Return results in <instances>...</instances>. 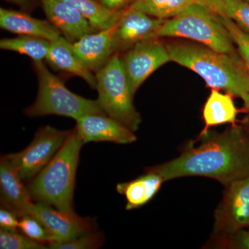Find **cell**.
I'll return each mask as SVG.
<instances>
[{"label":"cell","mask_w":249,"mask_h":249,"mask_svg":"<svg viewBox=\"0 0 249 249\" xmlns=\"http://www.w3.org/2000/svg\"><path fill=\"white\" fill-rule=\"evenodd\" d=\"M221 20L231 36L242 62L249 73V35L230 19L221 17Z\"/></svg>","instance_id":"26"},{"label":"cell","mask_w":249,"mask_h":249,"mask_svg":"<svg viewBox=\"0 0 249 249\" xmlns=\"http://www.w3.org/2000/svg\"><path fill=\"white\" fill-rule=\"evenodd\" d=\"M165 181L160 174L147 168L145 173L138 178L118 183L116 191L125 198L126 210L132 211L151 201Z\"/></svg>","instance_id":"18"},{"label":"cell","mask_w":249,"mask_h":249,"mask_svg":"<svg viewBox=\"0 0 249 249\" xmlns=\"http://www.w3.org/2000/svg\"><path fill=\"white\" fill-rule=\"evenodd\" d=\"M104 236L96 231L82 234L78 237L64 242H53L48 245L53 249H96L104 244Z\"/></svg>","instance_id":"25"},{"label":"cell","mask_w":249,"mask_h":249,"mask_svg":"<svg viewBox=\"0 0 249 249\" xmlns=\"http://www.w3.org/2000/svg\"><path fill=\"white\" fill-rule=\"evenodd\" d=\"M106 9L111 11H121L129 7L134 0H98Z\"/></svg>","instance_id":"30"},{"label":"cell","mask_w":249,"mask_h":249,"mask_svg":"<svg viewBox=\"0 0 249 249\" xmlns=\"http://www.w3.org/2000/svg\"><path fill=\"white\" fill-rule=\"evenodd\" d=\"M242 1H246V2L249 3V0H242Z\"/></svg>","instance_id":"34"},{"label":"cell","mask_w":249,"mask_h":249,"mask_svg":"<svg viewBox=\"0 0 249 249\" xmlns=\"http://www.w3.org/2000/svg\"><path fill=\"white\" fill-rule=\"evenodd\" d=\"M71 131L44 126L37 131L32 142L26 148L17 153L5 156L21 178L29 182L56 155Z\"/></svg>","instance_id":"8"},{"label":"cell","mask_w":249,"mask_h":249,"mask_svg":"<svg viewBox=\"0 0 249 249\" xmlns=\"http://www.w3.org/2000/svg\"><path fill=\"white\" fill-rule=\"evenodd\" d=\"M71 5L90 23L96 30H104L115 25L119 22L124 10L109 11L98 0H62Z\"/></svg>","instance_id":"20"},{"label":"cell","mask_w":249,"mask_h":249,"mask_svg":"<svg viewBox=\"0 0 249 249\" xmlns=\"http://www.w3.org/2000/svg\"><path fill=\"white\" fill-rule=\"evenodd\" d=\"M84 145L76 129L53 158L29 181L28 188L33 199L53 206L67 214H76L73 196L80 153Z\"/></svg>","instance_id":"3"},{"label":"cell","mask_w":249,"mask_h":249,"mask_svg":"<svg viewBox=\"0 0 249 249\" xmlns=\"http://www.w3.org/2000/svg\"><path fill=\"white\" fill-rule=\"evenodd\" d=\"M196 2L230 19L249 35V3L242 0H196Z\"/></svg>","instance_id":"22"},{"label":"cell","mask_w":249,"mask_h":249,"mask_svg":"<svg viewBox=\"0 0 249 249\" xmlns=\"http://www.w3.org/2000/svg\"><path fill=\"white\" fill-rule=\"evenodd\" d=\"M233 96L212 89L203 107L202 116L204 127L197 137L207 133L210 129L224 124H237L238 109L233 101Z\"/></svg>","instance_id":"19"},{"label":"cell","mask_w":249,"mask_h":249,"mask_svg":"<svg viewBox=\"0 0 249 249\" xmlns=\"http://www.w3.org/2000/svg\"><path fill=\"white\" fill-rule=\"evenodd\" d=\"M19 230L36 242L47 246L54 242L53 236L48 229L38 219L31 214H25L19 218Z\"/></svg>","instance_id":"24"},{"label":"cell","mask_w":249,"mask_h":249,"mask_svg":"<svg viewBox=\"0 0 249 249\" xmlns=\"http://www.w3.org/2000/svg\"><path fill=\"white\" fill-rule=\"evenodd\" d=\"M49 22L71 43L97 30L79 11L62 0H39Z\"/></svg>","instance_id":"13"},{"label":"cell","mask_w":249,"mask_h":249,"mask_svg":"<svg viewBox=\"0 0 249 249\" xmlns=\"http://www.w3.org/2000/svg\"><path fill=\"white\" fill-rule=\"evenodd\" d=\"M215 249H249V227L235 232L219 244Z\"/></svg>","instance_id":"28"},{"label":"cell","mask_w":249,"mask_h":249,"mask_svg":"<svg viewBox=\"0 0 249 249\" xmlns=\"http://www.w3.org/2000/svg\"><path fill=\"white\" fill-rule=\"evenodd\" d=\"M50 41L32 36H18L0 40L2 50L27 55L33 62H44L48 55Z\"/></svg>","instance_id":"21"},{"label":"cell","mask_w":249,"mask_h":249,"mask_svg":"<svg viewBox=\"0 0 249 249\" xmlns=\"http://www.w3.org/2000/svg\"><path fill=\"white\" fill-rule=\"evenodd\" d=\"M157 37L186 39L217 52L240 55L220 17L197 2L188 6L178 16L165 19Z\"/></svg>","instance_id":"4"},{"label":"cell","mask_w":249,"mask_h":249,"mask_svg":"<svg viewBox=\"0 0 249 249\" xmlns=\"http://www.w3.org/2000/svg\"><path fill=\"white\" fill-rule=\"evenodd\" d=\"M33 65L37 75L38 90L36 101L24 111L26 115H57L76 121L88 114H106L97 100L83 97L67 89L65 83L49 71L44 62H33Z\"/></svg>","instance_id":"5"},{"label":"cell","mask_w":249,"mask_h":249,"mask_svg":"<svg viewBox=\"0 0 249 249\" xmlns=\"http://www.w3.org/2000/svg\"><path fill=\"white\" fill-rule=\"evenodd\" d=\"M242 124L244 128H245L246 132L249 135V114L245 118V120L242 121Z\"/></svg>","instance_id":"33"},{"label":"cell","mask_w":249,"mask_h":249,"mask_svg":"<svg viewBox=\"0 0 249 249\" xmlns=\"http://www.w3.org/2000/svg\"><path fill=\"white\" fill-rule=\"evenodd\" d=\"M5 1L17 5L24 11L30 10L33 6V0H5Z\"/></svg>","instance_id":"31"},{"label":"cell","mask_w":249,"mask_h":249,"mask_svg":"<svg viewBox=\"0 0 249 249\" xmlns=\"http://www.w3.org/2000/svg\"><path fill=\"white\" fill-rule=\"evenodd\" d=\"M76 130L83 143L111 142L130 144L137 141L133 131L106 114H90L77 119Z\"/></svg>","instance_id":"12"},{"label":"cell","mask_w":249,"mask_h":249,"mask_svg":"<svg viewBox=\"0 0 249 249\" xmlns=\"http://www.w3.org/2000/svg\"><path fill=\"white\" fill-rule=\"evenodd\" d=\"M196 0H134L129 7L149 16L168 19L182 13Z\"/></svg>","instance_id":"23"},{"label":"cell","mask_w":249,"mask_h":249,"mask_svg":"<svg viewBox=\"0 0 249 249\" xmlns=\"http://www.w3.org/2000/svg\"><path fill=\"white\" fill-rule=\"evenodd\" d=\"M46 61L59 70L80 77L92 89H96V75L80 62L74 53L72 43L63 36L51 42Z\"/></svg>","instance_id":"17"},{"label":"cell","mask_w":249,"mask_h":249,"mask_svg":"<svg viewBox=\"0 0 249 249\" xmlns=\"http://www.w3.org/2000/svg\"><path fill=\"white\" fill-rule=\"evenodd\" d=\"M19 217L14 212L1 206L0 209V227L7 232H18L19 230Z\"/></svg>","instance_id":"29"},{"label":"cell","mask_w":249,"mask_h":249,"mask_svg":"<svg viewBox=\"0 0 249 249\" xmlns=\"http://www.w3.org/2000/svg\"><path fill=\"white\" fill-rule=\"evenodd\" d=\"M244 102L243 111L249 114V92L242 98Z\"/></svg>","instance_id":"32"},{"label":"cell","mask_w":249,"mask_h":249,"mask_svg":"<svg viewBox=\"0 0 249 249\" xmlns=\"http://www.w3.org/2000/svg\"><path fill=\"white\" fill-rule=\"evenodd\" d=\"M160 39L142 41L120 55L134 96L154 72L171 62L165 43Z\"/></svg>","instance_id":"9"},{"label":"cell","mask_w":249,"mask_h":249,"mask_svg":"<svg viewBox=\"0 0 249 249\" xmlns=\"http://www.w3.org/2000/svg\"><path fill=\"white\" fill-rule=\"evenodd\" d=\"M0 249H45L48 246L31 240L27 236L18 232L0 231Z\"/></svg>","instance_id":"27"},{"label":"cell","mask_w":249,"mask_h":249,"mask_svg":"<svg viewBox=\"0 0 249 249\" xmlns=\"http://www.w3.org/2000/svg\"><path fill=\"white\" fill-rule=\"evenodd\" d=\"M165 20L129 6L126 8L113 36L114 53H124L139 42L158 38L157 34Z\"/></svg>","instance_id":"10"},{"label":"cell","mask_w":249,"mask_h":249,"mask_svg":"<svg viewBox=\"0 0 249 249\" xmlns=\"http://www.w3.org/2000/svg\"><path fill=\"white\" fill-rule=\"evenodd\" d=\"M19 173L6 158L1 156L0 161L1 206L11 210L20 218L30 214L34 201L28 186Z\"/></svg>","instance_id":"14"},{"label":"cell","mask_w":249,"mask_h":249,"mask_svg":"<svg viewBox=\"0 0 249 249\" xmlns=\"http://www.w3.org/2000/svg\"><path fill=\"white\" fill-rule=\"evenodd\" d=\"M186 147L177 158L147 168L165 181L186 177H202L227 186L249 176V135L242 124H231L217 133L209 131Z\"/></svg>","instance_id":"1"},{"label":"cell","mask_w":249,"mask_h":249,"mask_svg":"<svg viewBox=\"0 0 249 249\" xmlns=\"http://www.w3.org/2000/svg\"><path fill=\"white\" fill-rule=\"evenodd\" d=\"M249 227V176L225 186L214 214L212 235L208 246L216 247L235 232Z\"/></svg>","instance_id":"7"},{"label":"cell","mask_w":249,"mask_h":249,"mask_svg":"<svg viewBox=\"0 0 249 249\" xmlns=\"http://www.w3.org/2000/svg\"><path fill=\"white\" fill-rule=\"evenodd\" d=\"M98 103L107 115L135 132L142 122L134 107L133 94L123 67L120 54L114 53L96 73Z\"/></svg>","instance_id":"6"},{"label":"cell","mask_w":249,"mask_h":249,"mask_svg":"<svg viewBox=\"0 0 249 249\" xmlns=\"http://www.w3.org/2000/svg\"><path fill=\"white\" fill-rule=\"evenodd\" d=\"M30 214L38 219L48 229L54 242H64L82 234L96 231L94 219L81 217L76 214H67L53 206L34 201Z\"/></svg>","instance_id":"11"},{"label":"cell","mask_w":249,"mask_h":249,"mask_svg":"<svg viewBox=\"0 0 249 249\" xmlns=\"http://www.w3.org/2000/svg\"><path fill=\"white\" fill-rule=\"evenodd\" d=\"M87 34L72 43L80 62L93 73H97L114 55L113 36L116 26Z\"/></svg>","instance_id":"15"},{"label":"cell","mask_w":249,"mask_h":249,"mask_svg":"<svg viewBox=\"0 0 249 249\" xmlns=\"http://www.w3.org/2000/svg\"><path fill=\"white\" fill-rule=\"evenodd\" d=\"M0 27L18 36H32L53 41L62 33L49 20L37 19L26 12L0 9Z\"/></svg>","instance_id":"16"},{"label":"cell","mask_w":249,"mask_h":249,"mask_svg":"<svg viewBox=\"0 0 249 249\" xmlns=\"http://www.w3.org/2000/svg\"><path fill=\"white\" fill-rule=\"evenodd\" d=\"M171 62L196 72L211 89L242 98L249 92V73L240 55L222 53L196 42H166Z\"/></svg>","instance_id":"2"}]
</instances>
